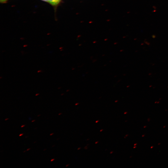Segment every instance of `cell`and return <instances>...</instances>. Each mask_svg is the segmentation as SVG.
Here are the masks:
<instances>
[{
	"instance_id": "6da1fadb",
	"label": "cell",
	"mask_w": 168,
	"mask_h": 168,
	"mask_svg": "<svg viewBox=\"0 0 168 168\" xmlns=\"http://www.w3.org/2000/svg\"><path fill=\"white\" fill-rule=\"evenodd\" d=\"M8 0H0V1L1 2L3 3L5 2L6 1Z\"/></svg>"
},
{
	"instance_id": "ba28073f",
	"label": "cell",
	"mask_w": 168,
	"mask_h": 168,
	"mask_svg": "<svg viewBox=\"0 0 168 168\" xmlns=\"http://www.w3.org/2000/svg\"><path fill=\"white\" fill-rule=\"evenodd\" d=\"M8 119H5V120H7Z\"/></svg>"
},
{
	"instance_id": "9a60e30c",
	"label": "cell",
	"mask_w": 168,
	"mask_h": 168,
	"mask_svg": "<svg viewBox=\"0 0 168 168\" xmlns=\"http://www.w3.org/2000/svg\"><path fill=\"white\" fill-rule=\"evenodd\" d=\"M27 137H26L25 138H27Z\"/></svg>"
},
{
	"instance_id": "7c38bea8",
	"label": "cell",
	"mask_w": 168,
	"mask_h": 168,
	"mask_svg": "<svg viewBox=\"0 0 168 168\" xmlns=\"http://www.w3.org/2000/svg\"><path fill=\"white\" fill-rule=\"evenodd\" d=\"M46 150V149H45L44 150H44Z\"/></svg>"
},
{
	"instance_id": "30bf717a",
	"label": "cell",
	"mask_w": 168,
	"mask_h": 168,
	"mask_svg": "<svg viewBox=\"0 0 168 168\" xmlns=\"http://www.w3.org/2000/svg\"><path fill=\"white\" fill-rule=\"evenodd\" d=\"M40 116V115H38L37 116Z\"/></svg>"
},
{
	"instance_id": "52a82bcc",
	"label": "cell",
	"mask_w": 168,
	"mask_h": 168,
	"mask_svg": "<svg viewBox=\"0 0 168 168\" xmlns=\"http://www.w3.org/2000/svg\"><path fill=\"white\" fill-rule=\"evenodd\" d=\"M30 148H29V149H27V151H28V150H30Z\"/></svg>"
},
{
	"instance_id": "7a4b0ae2",
	"label": "cell",
	"mask_w": 168,
	"mask_h": 168,
	"mask_svg": "<svg viewBox=\"0 0 168 168\" xmlns=\"http://www.w3.org/2000/svg\"><path fill=\"white\" fill-rule=\"evenodd\" d=\"M43 0L45 2H49V0Z\"/></svg>"
},
{
	"instance_id": "4fadbf2b",
	"label": "cell",
	"mask_w": 168,
	"mask_h": 168,
	"mask_svg": "<svg viewBox=\"0 0 168 168\" xmlns=\"http://www.w3.org/2000/svg\"><path fill=\"white\" fill-rule=\"evenodd\" d=\"M26 152V151H24V152Z\"/></svg>"
},
{
	"instance_id": "3957f363",
	"label": "cell",
	"mask_w": 168,
	"mask_h": 168,
	"mask_svg": "<svg viewBox=\"0 0 168 168\" xmlns=\"http://www.w3.org/2000/svg\"><path fill=\"white\" fill-rule=\"evenodd\" d=\"M54 159H52L50 161H54Z\"/></svg>"
},
{
	"instance_id": "8992f818",
	"label": "cell",
	"mask_w": 168,
	"mask_h": 168,
	"mask_svg": "<svg viewBox=\"0 0 168 168\" xmlns=\"http://www.w3.org/2000/svg\"><path fill=\"white\" fill-rule=\"evenodd\" d=\"M53 134H54V133H51V134H50V135L51 136V135H53Z\"/></svg>"
},
{
	"instance_id": "8fae6325",
	"label": "cell",
	"mask_w": 168,
	"mask_h": 168,
	"mask_svg": "<svg viewBox=\"0 0 168 168\" xmlns=\"http://www.w3.org/2000/svg\"><path fill=\"white\" fill-rule=\"evenodd\" d=\"M61 114V113L59 114L58 115H60V114Z\"/></svg>"
},
{
	"instance_id": "5bb4252c",
	"label": "cell",
	"mask_w": 168,
	"mask_h": 168,
	"mask_svg": "<svg viewBox=\"0 0 168 168\" xmlns=\"http://www.w3.org/2000/svg\"><path fill=\"white\" fill-rule=\"evenodd\" d=\"M35 142H34V143H35Z\"/></svg>"
},
{
	"instance_id": "277c9868",
	"label": "cell",
	"mask_w": 168,
	"mask_h": 168,
	"mask_svg": "<svg viewBox=\"0 0 168 168\" xmlns=\"http://www.w3.org/2000/svg\"><path fill=\"white\" fill-rule=\"evenodd\" d=\"M23 134H20L19 135V136H21L22 135H23Z\"/></svg>"
},
{
	"instance_id": "9c48e42d",
	"label": "cell",
	"mask_w": 168,
	"mask_h": 168,
	"mask_svg": "<svg viewBox=\"0 0 168 168\" xmlns=\"http://www.w3.org/2000/svg\"><path fill=\"white\" fill-rule=\"evenodd\" d=\"M35 121V120H33V121H32V122H34V121Z\"/></svg>"
},
{
	"instance_id": "5b68a950",
	"label": "cell",
	"mask_w": 168,
	"mask_h": 168,
	"mask_svg": "<svg viewBox=\"0 0 168 168\" xmlns=\"http://www.w3.org/2000/svg\"><path fill=\"white\" fill-rule=\"evenodd\" d=\"M25 126V125H23L21 126V127L22 128V127H24Z\"/></svg>"
}]
</instances>
